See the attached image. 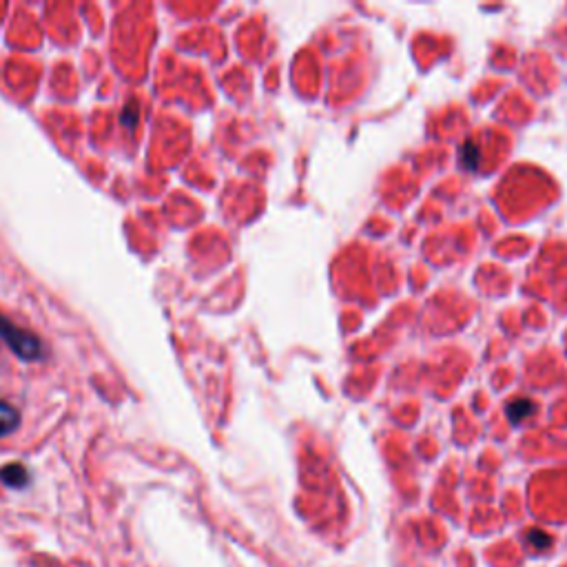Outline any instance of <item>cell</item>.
<instances>
[{
    "mask_svg": "<svg viewBox=\"0 0 567 567\" xmlns=\"http://www.w3.org/2000/svg\"><path fill=\"white\" fill-rule=\"evenodd\" d=\"M0 339L7 344V348L12 350L18 359L23 361H40L45 359L47 348L34 332L16 326L14 321H9L5 315H0Z\"/></svg>",
    "mask_w": 567,
    "mask_h": 567,
    "instance_id": "obj_1",
    "label": "cell"
},
{
    "mask_svg": "<svg viewBox=\"0 0 567 567\" xmlns=\"http://www.w3.org/2000/svg\"><path fill=\"white\" fill-rule=\"evenodd\" d=\"M20 421H23V417H20L16 408L9 401H3V399H0V439L16 432Z\"/></svg>",
    "mask_w": 567,
    "mask_h": 567,
    "instance_id": "obj_2",
    "label": "cell"
},
{
    "mask_svg": "<svg viewBox=\"0 0 567 567\" xmlns=\"http://www.w3.org/2000/svg\"><path fill=\"white\" fill-rule=\"evenodd\" d=\"M29 479H31L29 470L23 464H9L0 470V481H3L7 488H25Z\"/></svg>",
    "mask_w": 567,
    "mask_h": 567,
    "instance_id": "obj_3",
    "label": "cell"
},
{
    "mask_svg": "<svg viewBox=\"0 0 567 567\" xmlns=\"http://www.w3.org/2000/svg\"><path fill=\"white\" fill-rule=\"evenodd\" d=\"M534 412H537V404H534L532 399H528V397H517L508 404V417H510L512 424H519V421H523V419L532 417Z\"/></svg>",
    "mask_w": 567,
    "mask_h": 567,
    "instance_id": "obj_4",
    "label": "cell"
},
{
    "mask_svg": "<svg viewBox=\"0 0 567 567\" xmlns=\"http://www.w3.org/2000/svg\"><path fill=\"white\" fill-rule=\"evenodd\" d=\"M140 120V109H138V104L135 102H129V107H124L122 109V115H120V122H122V127H127L129 131L135 129V124H138Z\"/></svg>",
    "mask_w": 567,
    "mask_h": 567,
    "instance_id": "obj_5",
    "label": "cell"
},
{
    "mask_svg": "<svg viewBox=\"0 0 567 567\" xmlns=\"http://www.w3.org/2000/svg\"><path fill=\"white\" fill-rule=\"evenodd\" d=\"M479 146L475 142H466L464 146V155H461V160H464V164L468 166V169L475 171L477 166H479Z\"/></svg>",
    "mask_w": 567,
    "mask_h": 567,
    "instance_id": "obj_6",
    "label": "cell"
},
{
    "mask_svg": "<svg viewBox=\"0 0 567 567\" xmlns=\"http://www.w3.org/2000/svg\"><path fill=\"white\" fill-rule=\"evenodd\" d=\"M528 541L534 545V548H541V550L550 548V545H552V539H550L545 532H541V530H532V532L528 534Z\"/></svg>",
    "mask_w": 567,
    "mask_h": 567,
    "instance_id": "obj_7",
    "label": "cell"
}]
</instances>
